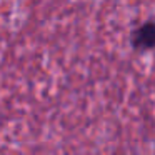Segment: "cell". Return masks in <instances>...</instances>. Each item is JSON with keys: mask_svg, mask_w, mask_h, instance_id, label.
<instances>
[{"mask_svg": "<svg viewBox=\"0 0 155 155\" xmlns=\"http://www.w3.org/2000/svg\"><path fill=\"white\" fill-rule=\"evenodd\" d=\"M132 44L137 50H150L155 47V24L147 22L134 32Z\"/></svg>", "mask_w": 155, "mask_h": 155, "instance_id": "1", "label": "cell"}]
</instances>
